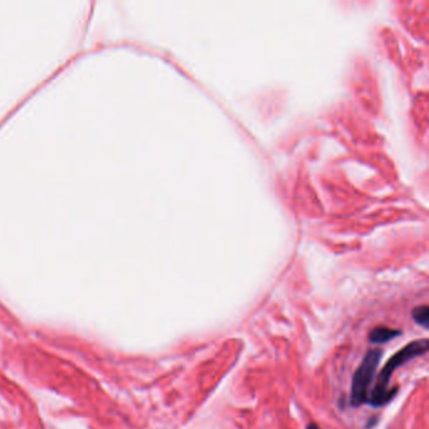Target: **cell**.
Returning <instances> with one entry per match:
<instances>
[{"label":"cell","instance_id":"obj_1","mask_svg":"<svg viewBox=\"0 0 429 429\" xmlns=\"http://www.w3.org/2000/svg\"><path fill=\"white\" fill-rule=\"evenodd\" d=\"M428 339H421V340L412 341L409 344H407L402 350L394 354L383 366L381 372H379L375 385L372 388V393L369 394L368 403L372 404V407H378V408L389 403L398 393L397 386L391 388V379L394 372L399 366L407 364L410 360L424 355L428 351Z\"/></svg>","mask_w":429,"mask_h":429},{"label":"cell","instance_id":"obj_3","mask_svg":"<svg viewBox=\"0 0 429 429\" xmlns=\"http://www.w3.org/2000/svg\"><path fill=\"white\" fill-rule=\"evenodd\" d=\"M399 335H402L400 330L388 328V326H377L369 333V341L374 345L385 344L388 341L394 340Z\"/></svg>","mask_w":429,"mask_h":429},{"label":"cell","instance_id":"obj_4","mask_svg":"<svg viewBox=\"0 0 429 429\" xmlns=\"http://www.w3.org/2000/svg\"><path fill=\"white\" fill-rule=\"evenodd\" d=\"M413 320L423 328H428L429 326V307L427 305L416 306L412 311Z\"/></svg>","mask_w":429,"mask_h":429},{"label":"cell","instance_id":"obj_5","mask_svg":"<svg viewBox=\"0 0 429 429\" xmlns=\"http://www.w3.org/2000/svg\"><path fill=\"white\" fill-rule=\"evenodd\" d=\"M306 429H322L319 424H316V423H310L309 426H307V428Z\"/></svg>","mask_w":429,"mask_h":429},{"label":"cell","instance_id":"obj_2","mask_svg":"<svg viewBox=\"0 0 429 429\" xmlns=\"http://www.w3.org/2000/svg\"><path fill=\"white\" fill-rule=\"evenodd\" d=\"M381 356L383 351L380 349L368 350L356 372H354L351 394H350V404L353 407H360L364 403H368L369 388L372 385V379Z\"/></svg>","mask_w":429,"mask_h":429}]
</instances>
